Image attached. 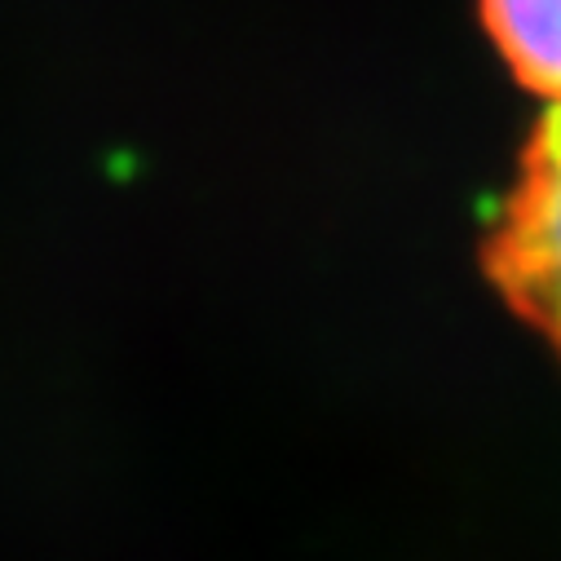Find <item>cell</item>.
<instances>
[{
    "label": "cell",
    "instance_id": "7a4b0ae2",
    "mask_svg": "<svg viewBox=\"0 0 561 561\" xmlns=\"http://www.w3.org/2000/svg\"><path fill=\"white\" fill-rule=\"evenodd\" d=\"M482 19L517 80L561 106V0H482Z\"/></svg>",
    "mask_w": 561,
    "mask_h": 561
},
{
    "label": "cell",
    "instance_id": "6da1fadb",
    "mask_svg": "<svg viewBox=\"0 0 561 561\" xmlns=\"http://www.w3.org/2000/svg\"><path fill=\"white\" fill-rule=\"evenodd\" d=\"M486 270L508 306L561 354V106L543 115L522 156L517 186L486 243Z\"/></svg>",
    "mask_w": 561,
    "mask_h": 561
}]
</instances>
